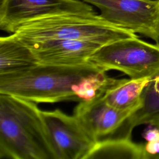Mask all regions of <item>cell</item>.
I'll list each match as a JSON object with an SVG mask.
<instances>
[{"label": "cell", "instance_id": "cell-12", "mask_svg": "<svg viewBox=\"0 0 159 159\" xmlns=\"http://www.w3.org/2000/svg\"><path fill=\"white\" fill-rule=\"evenodd\" d=\"M129 119L134 128L143 124L159 127V75L151 78L144 88L140 106Z\"/></svg>", "mask_w": 159, "mask_h": 159}, {"label": "cell", "instance_id": "cell-2", "mask_svg": "<svg viewBox=\"0 0 159 159\" xmlns=\"http://www.w3.org/2000/svg\"><path fill=\"white\" fill-rule=\"evenodd\" d=\"M99 70L88 62L77 65L39 64L20 73L0 76V93L35 103L78 101L73 85Z\"/></svg>", "mask_w": 159, "mask_h": 159}, {"label": "cell", "instance_id": "cell-8", "mask_svg": "<svg viewBox=\"0 0 159 159\" xmlns=\"http://www.w3.org/2000/svg\"><path fill=\"white\" fill-rule=\"evenodd\" d=\"M41 113L57 159H86L96 143L76 117L60 109Z\"/></svg>", "mask_w": 159, "mask_h": 159}, {"label": "cell", "instance_id": "cell-15", "mask_svg": "<svg viewBox=\"0 0 159 159\" xmlns=\"http://www.w3.org/2000/svg\"></svg>", "mask_w": 159, "mask_h": 159}, {"label": "cell", "instance_id": "cell-3", "mask_svg": "<svg viewBox=\"0 0 159 159\" xmlns=\"http://www.w3.org/2000/svg\"><path fill=\"white\" fill-rule=\"evenodd\" d=\"M22 40H74L105 45L136 34L114 25L94 13H60L26 22L14 33Z\"/></svg>", "mask_w": 159, "mask_h": 159}, {"label": "cell", "instance_id": "cell-14", "mask_svg": "<svg viewBox=\"0 0 159 159\" xmlns=\"http://www.w3.org/2000/svg\"><path fill=\"white\" fill-rule=\"evenodd\" d=\"M115 78L108 76L106 71L99 70L83 77L73 85V91L80 101H90L102 96Z\"/></svg>", "mask_w": 159, "mask_h": 159}, {"label": "cell", "instance_id": "cell-11", "mask_svg": "<svg viewBox=\"0 0 159 159\" xmlns=\"http://www.w3.org/2000/svg\"><path fill=\"white\" fill-rule=\"evenodd\" d=\"M150 79H115L103 98L114 108L135 111L140 106L143 90Z\"/></svg>", "mask_w": 159, "mask_h": 159}, {"label": "cell", "instance_id": "cell-10", "mask_svg": "<svg viewBox=\"0 0 159 159\" xmlns=\"http://www.w3.org/2000/svg\"><path fill=\"white\" fill-rule=\"evenodd\" d=\"M39 64L31 48L13 34L0 38V76L20 73Z\"/></svg>", "mask_w": 159, "mask_h": 159}, {"label": "cell", "instance_id": "cell-4", "mask_svg": "<svg viewBox=\"0 0 159 159\" xmlns=\"http://www.w3.org/2000/svg\"><path fill=\"white\" fill-rule=\"evenodd\" d=\"M87 62L107 71L123 72L132 79L152 78L159 75V43L140 40L138 36L103 45Z\"/></svg>", "mask_w": 159, "mask_h": 159}, {"label": "cell", "instance_id": "cell-13", "mask_svg": "<svg viewBox=\"0 0 159 159\" xmlns=\"http://www.w3.org/2000/svg\"><path fill=\"white\" fill-rule=\"evenodd\" d=\"M130 158L146 159L143 144L131 139H121L96 143L86 159Z\"/></svg>", "mask_w": 159, "mask_h": 159}, {"label": "cell", "instance_id": "cell-1", "mask_svg": "<svg viewBox=\"0 0 159 159\" xmlns=\"http://www.w3.org/2000/svg\"><path fill=\"white\" fill-rule=\"evenodd\" d=\"M35 102L0 93V159H57Z\"/></svg>", "mask_w": 159, "mask_h": 159}, {"label": "cell", "instance_id": "cell-9", "mask_svg": "<svg viewBox=\"0 0 159 159\" xmlns=\"http://www.w3.org/2000/svg\"><path fill=\"white\" fill-rule=\"evenodd\" d=\"M22 41L31 48L39 64L57 65H77L87 63L89 57L103 45L93 41L74 40Z\"/></svg>", "mask_w": 159, "mask_h": 159}, {"label": "cell", "instance_id": "cell-5", "mask_svg": "<svg viewBox=\"0 0 159 159\" xmlns=\"http://www.w3.org/2000/svg\"><path fill=\"white\" fill-rule=\"evenodd\" d=\"M107 22L159 42V0H81Z\"/></svg>", "mask_w": 159, "mask_h": 159}, {"label": "cell", "instance_id": "cell-7", "mask_svg": "<svg viewBox=\"0 0 159 159\" xmlns=\"http://www.w3.org/2000/svg\"><path fill=\"white\" fill-rule=\"evenodd\" d=\"M94 13L92 6L81 0H1L0 29L14 33L27 21L60 13Z\"/></svg>", "mask_w": 159, "mask_h": 159}, {"label": "cell", "instance_id": "cell-6", "mask_svg": "<svg viewBox=\"0 0 159 159\" xmlns=\"http://www.w3.org/2000/svg\"><path fill=\"white\" fill-rule=\"evenodd\" d=\"M135 111L114 108L102 96L90 101L79 102L73 115L96 143L131 139L134 127L129 118Z\"/></svg>", "mask_w": 159, "mask_h": 159}]
</instances>
